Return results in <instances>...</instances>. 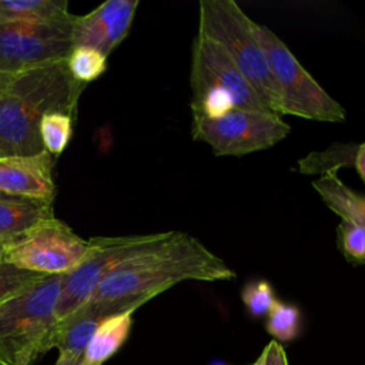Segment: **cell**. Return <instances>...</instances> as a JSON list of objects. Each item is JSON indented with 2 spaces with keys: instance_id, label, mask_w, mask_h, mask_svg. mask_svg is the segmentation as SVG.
Returning a JSON list of instances; mask_svg holds the SVG:
<instances>
[{
  "instance_id": "obj_1",
  "label": "cell",
  "mask_w": 365,
  "mask_h": 365,
  "mask_svg": "<svg viewBox=\"0 0 365 365\" xmlns=\"http://www.w3.org/2000/svg\"><path fill=\"white\" fill-rule=\"evenodd\" d=\"M235 277V271L198 238L181 231H165L158 241L111 269L81 308L100 317L137 311L182 281L212 282Z\"/></svg>"
},
{
  "instance_id": "obj_2",
  "label": "cell",
  "mask_w": 365,
  "mask_h": 365,
  "mask_svg": "<svg viewBox=\"0 0 365 365\" xmlns=\"http://www.w3.org/2000/svg\"><path fill=\"white\" fill-rule=\"evenodd\" d=\"M84 88L70 74L66 58L14 74L0 91V157L44 151L38 135L41 117L66 113L76 118Z\"/></svg>"
},
{
  "instance_id": "obj_3",
  "label": "cell",
  "mask_w": 365,
  "mask_h": 365,
  "mask_svg": "<svg viewBox=\"0 0 365 365\" xmlns=\"http://www.w3.org/2000/svg\"><path fill=\"white\" fill-rule=\"evenodd\" d=\"M252 20L234 0H201L198 34L217 41L255 90L264 107L281 115V100L267 56L257 41Z\"/></svg>"
},
{
  "instance_id": "obj_4",
  "label": "cell",
  "mask_w": 365,
  "mask_h": 365,
  "mask_svg": "<svg viewBox=\"0 0 365 365\" xmlns=\"http://www.w3.org/2000/svg\"><path fill=\"white\" fill-rule=\"evenodd\" d=\"M63 275H41L0 302V365H14L23 352H47L56 327Z\"/></svg>"
},
{
  "instance_id": "obj_5",
  "label": "cell",
  "mask_w": 365,
  "mask_h": 365,
  "mask_svg": "<svg viewBox=\"0 0 365 365\" xmlns=\"http://www.w3.org/2000/svg\"><path fill=\"white\" fill-rule=\"evenodd\" d=\"M252 33L262 47L275 80L281 115H295L325 123H344L345 108L298 61L288 46L267 26L252 20Z\"/></svg>"
},
{
  "instance_id": "obj_6",
  "label": "cell",
  "mask_w": 365,
  "mask_h": 365,
  "mask_svg": "<svg viewBox=\"0 0 365 365\" xmlns=\"http://www.w3.org/2000/svg\"><path fill=\"white\" fill-rule=\"evenodd\" d=\"M88 240L54 215L3 245V261L40 275H64L86 255Z\"/></svg>"
},
{
  "instance_id": "obj_7",
  "label": "cell",
  "mask_w": 365,
  "mask_h": 365,
  "mask_svg": "<svg viewBox=\"0 0 365 365\" xmlns=\"http://www.w3.org/2000/svg\"><path fill=\"white\" fill-rule=\"evenodd\" d=\"M291 128L269 111L232 110L218 118L192 115L191 135L205 143L215 155H245L271 148L282 141Z\"/></svg>"
},
{
  "instance_id": "obj_8",
  "label": "cell",
  "mask_w": 365,
  "mask_h": 365,
  "mask_svg": "<svg viewBox=\"0 0 365 365\" xmlns=\"http://www.w3.org/2000/svg\"><path fill=\"white\" fill-rule=\"evenodd\" d=\"M163 235L164 232L88 238V248L83 259L70 272L63 275L56 307L57 322L87 304L101 279L111 269L147 245L158 241Z\"/></svg>"
},
{
  "instance_id": "obj_9",
  "label": "cell",
  "mask_w": 365,
  "mask_h": 365,
  "mask_svg": "<svg viewBox=\"0 0 365 365\" xmlns=\"http://www.w3.org/2000/svg\"><path fill=\"white\" fill-rule=\"evenodd\" d=\"M76 16L53 21L0 23V73L14 76L36 66L67 58Z\"/></svg>"
},
{
  "instance_id": "obj_10",
  "label": "cell",
  "mask_w": 365,
  "mask_h": 365,
  "mask_svg": "<svg viewBox=\"0 0 365 365\" xmlns=\"http://www.w3.org/2000/svg\"><path fill=\"white\" fill-rule=\"evenodd\" d=\"M190 83L192 96L208 90L220 91L234 100L237 110L268 111L227 51L198 33L192 41Z\"/></svg>"
},
{
  "instance_id": "obj_11",
  "label": "cell",
  "mask_w": 365,
  "mask_h": 365,
  "mask_svg": "<svg viewBox=\"0 0 365 365\" xmlns=\"http://www.w3.org/2000/svg\"><path fill=\"white\" fill-rule=\"evenodd\" d=\"M138 4V0H107L87 14L76 16L73 47H90L108 57L127 37Z\"/></svg>"
},
{
  "instance_id": "obj_12",
  "label": "cell",
  "mask_w": 365,
  "mask_h": 365,
  "mask_svg": "<svg viewBox=\"0 0 365 365\" xmlns=\"http://www.w3.org/2000/svg\"><path fill=\"white\" fill-rule=\"evenodd\" d=\"M54 160L47 151L36 155L0 157V194L44 202L54 201Z\"/></svg>"
},
{
  "instance_id": "obj_13",
  "label": "cell",
  "mask_w": 365,
  "mask_h": 365,
  "mask_svg": "<svg viewBox=\"0 0 365 365\" xmlns=\"http://www.w3.org/2000/svg\"><path fill=\"white\" fill-rule=\"evenodd\" d=\"M53 215L51 202L0 194V244L16 240L37 222Z\"/></svg>"
},
{
  "instance_id": "obj_14",
  "label": "cell",
  "mask_w": 365,
  "mask_h": 365,
  "mask_svg": "<svg viewBox=\"0 0 365 365\" xmlns=\"http://www.w3.org/2000/svg\"><path fill=\"white\" fill-rule=\"evenodd\" d=\"M135 309H127L106 317L90 338L81 358V365L106 364L127 341Z\"/></svg>"
},
{
  "instance_id": "obj_15",
  "label": "cell",
  "mask_w": 365,
  "mask_h": 365,
  "mask_svg": "<svg viewBox=\"0 0 365 365\" xmlns=\"http://www.w3.org/2000/svg\"><path fill=\"white\" fill-rule=\"evenodd\" d=\"M314 190L319 194L325 205L334 211L341 221L365 225V198L351 190L335 173L319 175L312 181Z\"/></svg>"
},
{
  "instance_id": "obj_16",
  "label": "cell",
  "mask_w": 365,
  "mask_h": 365,
  "mask_svg": "<svg viewBox=\"0 0 365 365\" xmlns=\"http://www.w3.org/2000/svg\"><path fill=\"white\" fill-rule=\"evenodd\" d=\"M71 16L66 0H0V23L53 21Z\"/></svg>"
},
{
  "instance_id": "obj_17",
  "label": "cell",
  "mask_w": 365,
  "mask_h": 365,
  "mask_svg": "<svg viewBox=\"0 0 365 365\" xmlns=\"http://www.w3.org/2000/svg\"><path fill=\"white\" fill-rule=\"evenodd\" d=\"M358 144L334 143L324 151H312L297 163V170L301 174H329L338 173L341 168L354 167Z\"/></svg>"
},
{
  "instance_id": "obj_18",
  "label": "cell",
  "mask_w": 365,
  "mask_h": 365,
  "mask_svg": "<svg viewBox=\"0 0 365 365\" xmlns=\"http://www.w3.org/2000/svg\"><path fill=\"white\" fill-rule=\"evenodd\" d=\"M74 117L66 113L44 114L38 124V135L43 150L50 155H60L73 135Z\"/></svg>"
},
{
  "instance_id": "obj_19",
  "label": "cell",
  "mask_w": 365,
  "mask_h": 365,
  "mask_svg": "<svg viewBox=\"0 0 365 365\" xmlns=\"http://www.w3.org/2000/svg\"><path fill=\"white\" fill-rule=\"evenodd\" d=\"M265 327L277 342H289L301 331V312L298 307L275 299L267 314Z\"/></svg>"
},
{
  "instance_id": "obj_20",
  "label": "cell",
  "mask_w": 365,
  "mask_h": 365,
  "mask_svg": "<svg viewBox=\"0 0 365 365\" xmlns=\"http://www.w3.org/2000/svg\"><path fill=\"white\" fill-rule=\"evenodd\" d=\"M73 78L81 84L97 80L107 68V57L90 47H73L66 58Z\"/></svg>"
},
{
  "instance_id": "obj_21",
  "label": "cell",
  "mask_w": 365,
  "mask_h": 365,
  "mask_svg": "<svg viewBox=\"0 0 365 365\" xmlns=\"http://www.w3.org/2000/svg\"><path fill=\"white\" fill-rule=\"evenodd\" d=\"M336 234L345 259L352 265H361L365 261V225L341 221Z\"/></svg>"
},
{
  "instance_id": "obj_22",
  "label": "cell",
  "mask_w": 365,
  "mask_h": 365,
  "mask_svg": "<svg viewBox=\"0 0 365 365\" xmlns=\"http://www.w3.org/2000/svg\"><path fill=\"white\" fill-rule=\"evenodd\" d=\"M241 299L252 317H264L277 299L271 284L265 279L247 282L241 291Z\"/></svg>"
},
{
  "instance_id": "obj_23",
  "label": "cell",
  "mask_w": 365,
  "mask_h": 365,
  "mask_svg": "<svg viewBox=\"0 0 365 365\" xmlns=\"http://www.w3.org/2000/svg\"><path fill=\"white\" fill-rule=\"evenodd\" d=\"M38 277L41 275L19 269L14 265L0 259V302L24 288Z\"/></svg>"
},
{
  "instance_id": "obj_24",
  "label": "cell",
  "mask_w": 365,
  "mask_h": 365,
  "mask_svg": "<svg viewBox=\"0 0 365 365\" xmlns=\"http://www.w3.org/2000/svg\"><path fill=\"white\" fill-rule=\"evenodd\" d=\"M261 356L262 365H289L284 346L275 339H271L267 344V346L261 352Z\"/></svg>"
},
{
  "instance_id": "obj_25",
  "label": "cell",
  "mask_w": 365,
  "mask_h": 365,
  "mask_svg": "<svg viewBox=\"0 0 365 365\" xmlns=\"http://www.w3.org/2000/svg\"><path fill=\"white\" fill-rule=\"evenodd\" d=\"M354 168L359 178L365 181V144H358L356 154H355V161H354Z\"/></svg>"
},
{
  "instance_id": "obj_26",
  "label": "cell",
  "mask_w": 365,
  "mask_h": 365,
  "mask_svg": "<svg viewBox=\"0 0 365 365\" xmlns=\"http://www.w3.org/2000/svg\"><path fill=\"white\" fill-rule=\"evenodd\" d=\"M54 365H81V356L71 352H58V358Z\"/></svg>"
},
{
  "instance_id": "obj_27",
  "label": "cell",
  "mask_w": 365,
  "mask_h": 365,
  "mask_svg": "<svg viewBox=\"0 0 365 365\" xmlns=\"http://www.w3.org/2000/svg\"><path fill=\"white\" fill-rule=\"evenodd\" d=\"M33 359H34V356L31 352H23L17 356V361L14 365H30Z\"/></svg>"
},
{
  "instance_id": "obj_28",
  "label": "cell",
  "mask_w": 365,
  "mask_h": 365,
  "mask_svg": "<svg viewBox=\"0 0 365 365\" xmlns=\"http://www.w3.org/2000/svg\"><path fill=\"white\" fill-rule=\"evenodd\" d=\"M13 76H9V74H1L0 73V91L4 88V86L10 81V78H11Z\"/></svg>"
},
{
  "instance_id": "obj_29",
  "label": "cell",
  "mask_w": 365,
  "mask_h": 365,
  "mask_svg": "<svg viewBox=\"0 0 365 365\" xmlns=\"http://www.w3.org/2000/svg\"><path fill=\"white\" fill-rule=\"evenodd\" d=\"M250 365H262V356L259 355V356H258L252 364H250Z\"/></svg>"
},
{
  "instance_id": "obj_30",
  "label": "cell",
  "mask_w": 365,
  "mask_h": 365,
  "mask_svg": "<svg viewBox=\"0 0 365 365\" xmlns=\"http://www.w3.org/2000/svg\"><path fill=\"white\" fill-rule=\"evenodd\" d=\"M0 259H3V245L0 244Z\"/></svg>"
},
{
  "instance_id": "obj_31",
  "label": "cell",
  "mask_w": 365,
  "mask_h": 365,
  "mask_svg": "<svg viewBox=\"0 0 365 365\" xmlns=\"http://www.w3.org/2000/svg\"><path fill=\"white\" fill-rule=\"evenodd\" d=\"M210 365H225V364H222V362H218V361H215V362H212V364H210Z\"/></svg>"
}]
</instances>
